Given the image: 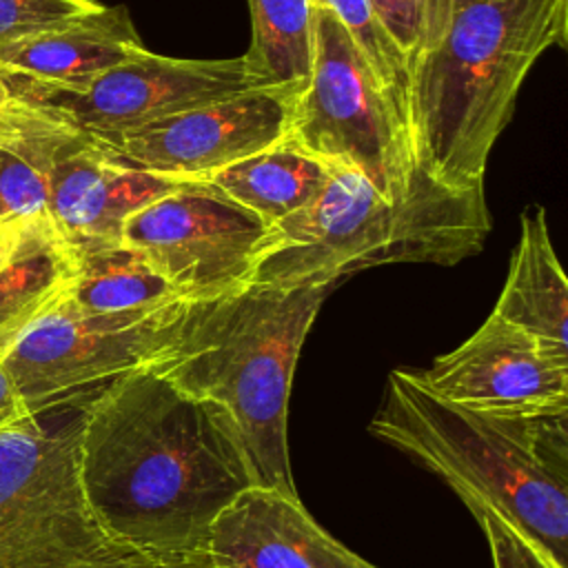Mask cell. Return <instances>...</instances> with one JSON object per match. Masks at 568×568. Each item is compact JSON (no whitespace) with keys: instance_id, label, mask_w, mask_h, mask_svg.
Masks as SVG:
<instances>
[{"instance_id":"19","label":"cell","mask_w":568,"mask_h":568,"mask_svg":"<svg viewBox=\"0 0 568 568\" xmlns=\"http://www.w3.org/2000/svg\"><path fill=\"white\" fill-rule=\"evenodd\" d=\"M73 248L75 273L64 300L82 313L149 311L184 300L140 251L124 242Z\"/></svg>"},{"instance_id":"14","label":"cell","mask_w":568,"mask_h":568,"mask_svg":"<svg viewBox=\"0 0 568 568\" xmlns=\"http://www.w3.org/2000/svg\"><path fill=\"white\" fill-rule=\"evenodd\" d=\"M204 550L215 568H377L328 535L297 495L260 484L220 513Z\"/></svg>"},{"instance_id":"18","label":"cell","mask_w":568,"mask_h":568,"mask_svg":"<svg viewBox=\"0 0 568 568\" xmlns=\"http://www.w3.org/2000/svg\"><path fill=\"white\" fill-rule=\"evenodd\" d=\"M328 178V164L282 140L202 182L217 189L271 229L308 206L324 191Z\"/></svg>"},{"instance_id":"4","label":"cell","mask_w":568,"mask_h":568,"mask_svg":"<svg viewBox=\"0 0 568 568\" xmlns=\"http://www.w3.org/2000/svg\"><path fill=\"white\" fill-rule=\"evenodd\" d=\"M333 286H242L195 302L182 337L153 366L235 422L260 486L297 495L288 455V397L304 339Z\"/></svg>"},{"instance_id":"13","label":"cell","mask_w":568,"mask_h":568,"mask_svg":"<svg viewBox=\"0 0 568 568\" xmlns=\"http://www.w3.org/2000/svg\"><path fill=\"white\" fill-rule=\"evenodd\" d=\"M186 184L135 169L78 131L53 160L49 213L73 246L115 244L131 215Z\"/></svg>"},{"instance_id":"15","label":"cell","mask_w":568,"mask_h":568,"mask_svg":"<svg viewBox=\"0 0 568 568\" xmlns=\"http://www.w3.org/2000/svg\"><path fill=\"white\" fill-rule=\"evenodd\" d=\"M149 49L126 7L95 11L0 47L4 75L55 87H78Z\"/></svg>"},{"instance_id":"9","label":"cell","mask_w":568,"mask_h":568,"mask_svg":"<svg viewBox=\"0 0 568 568\" xmlns=\"http://www.w3.org/2000/svg\"><path fill=\"white\" fill-rule=\"evenodd\" d=\"M4 78L24 104L67 122L93 140L115 138L193 106L262 89L248 75L242 55L186 60L151 51L78 87Z\"/></svg>"},{"instance_id":"22","label":"cell","mask_w":568,"mask_h":568,"mask_svg":"<svg viewBox=\"0 0 568 568\" xmlns=\"http://www.w3.org/2000/svg\"><path fill=\"white\" fill-rule=\"evenodd\" d=\"M335 13L348 36L366 55L377 80L406 118V58L382 27L371 0H311ZM408 126V124H406Z\"/></svg>"},{"instance_id":"24","label":"cell","mask_w":568,"mask_h":568,"mask_svg":"<svg viewBox=\"0 0 568 568\" xmlns=\"http://www.w3.org/2000/svg\"><path fill=\"white\" fill-rule=\"evenodd\" d=\"M473 515L486 535L493 568H561L555 559L539 550L526 535H521L497 513L488 508H477L473 510Z\"/></svg>"},{"instance_id":"7","label":"cell","mask_w":568,"mask_h":568,"mask_svg":"<svg viewBox=\"0 0 568 568\" xmlns=\"http://www.w3.org/2000/svg\"><path fill=\"white\" fill-rule=\"evenodd\" d=\"M135 557L95 521L78 475V422L0 433V568H126Z\"/></svg>"},{"instance_id":"12","label":"cell","mask_w":568,"mask_h":568,"mask_svg":"<svg viewBox=\"0 0 568 568\" xmlns=\"http://www.w3.org/2000/svg\"><path fill=\"white\" fill-rule=\"evenodd\" d=\"M439 399L493 415L568 413V357L495 315L430 368L413 371Z\"/></svg>"},{"instance_id":"28","label":"cell","mask_w":568,"mask_h":568,"mask_svg":"<svg viewBox=\"0 0 568 568\" xmlns=\"http://www.w3.org/2000/svg\"><path fill=\"white\" fill-rule=\"evenodd\" d=\"M126 568H215L206 550L186 552V555H166L153 559H138Z\"/></svg>"},{"instance_id":"26","label":"cell","mask_w":568,"mask_h":568,"mask_svg":"<svg viewBox=\"0 0 568 568\" xmlns=\"http://www.w3.org/2000/svg\"><path fill=\"white\" fill-rule=\"evenodd\" d=\"M67 126V122L36 109L22 113H0V146H13L22 140L47 135Z\"/></svg>"},{"instance_id":"3","label":"cell","mask_w":568,"mask_h":568,"mask_svg":"<svg viewBox=\"0 0 568 568\" xmlns=\"http://www.w3.org/2000/svg\"><path fill=\"white\" fill-rule=\"evenodd\" d=\"M371 433L488 508L568 568V413L493 415L448 404L393 371Z\"/></svg>"},{"instance_id":"1","label":"cell","mask_w":568,"mask_h":568,"mask_svg":"<svg viewBox=\"0 0 568 568\" xmlns=\"http://www.w3.org/2000/svg\"><path fill=\"white\" fill-rule=\"evenodd\" d=\"M78 475L100 528L142 559L204 550L220 513L257 484L233 417L155 368L91 395Z\"/></svg>"},{"instance_id":"16","label":"cell","mask_w":568,"mask_h":568,"mask_svg":"<svg viewBox=\"0 0 568 568\" xmlns=\"http://www.w3.org/2000/svg\"><path fill=\"white\" fill-rule=\"evenodd\" d=\"M490 315L530 335L546 351L568 357V282L539 204L521 213L517 248Z\"/></svg>"},{"instance_id":"17","label":"cell","mask_w":568,"mask_h":568,"mask_svg":"<svg viewBox=\"0 0 568 568\" xmlns=\"http://www.w3.org/2000/svg\"><path fill=\"white\" fill-rule=\"evenodd\" d=\"M75 273V248L51 217L22 220L0 260V359L55 302Z\"/></svg>"},{"instance_id":"25","label":"cell","mask_w":568,"mask_h":568,"mask_svg":"<svg viewBox=\"0 0 568 568\" xmlns=\"http://www.w3.org/2000/svg\"><path fill=\"white\" fill-rule=\"evenodd\" d=\"M371 4L386 33L406 58L417 42L422 0H371Z\"/></svg>"},{"instance_id":"2","label":"cell","mask_w":568,"mask_h":568,"mask_svg":"<svg viewBox=\"0 0 568 568\" xmlns=\"http://www.w3.org/2000/svg\"><path fill=\"white\" fill-rule=\"evenodd\" d=\"M568 0H422L406 55V124L417 166L448 189L484 186L519 89L566 47Z\"/></svg>"},{"instance_id":"21","label":"cell","mask_w":568,"mask_h":568,"mask_svg":"<svg viewBox=\"0 0 568 568\" xmlns=\"http://www.w3.org/2000/svg\"><path fill=\"white\" fill-rule=\"evenodd\" d=\"M73 126L0 146V209L7 217H51V166Z\"/></svg>"},{"instance_id":"8","label":"cell","mask_w":568,"mask_h":568,"mask_svg":"<svg viewBox=\"0 0 568 568\" xmlns=\"http://www.w3.org/2000/svg\"><path fill=\"white\" fill-rule=\"evenodd\" d=\"M195 302L129 313H82L64 297L2 355L33 419L118 377L158 366L178 344Z\"/></svg>"},{"instance_id":"11","label":"cell","mask_w":568,"mask_h":568,"mask_svg":"<svg viewBox=\"0 0 568 568\" xmlns=\"http://www.w3.org/2000/svg\"><path fill=\"white\" fill-rule=\"evenodd\" d=\"M297 93L251 89L95 142L135 169L202 182L286 140Z\"/></svg>"},{"instance_id":"20","label":"cell","mask_w":568,"mask_h":568,"mask_svg":"<svg viewBox=\"0 0 568 568\" xmlns=\"http://www.w3.org/2000/svg\"><path fill=\"white\" fill-rule=\"evenodd\" d=\"M251 44L242 55L262 89L302 91L313 64L311 0H248Z\"/></svg>"},{"instance_id":"29","label":"cell","mask_w":568,"mask_h":568,"mask_svg":"<svg viewBox=\"0 0 568 568\" xmlns=\"http://www.w3.org/2000/svg\"><path fill=\"white\" fill-rule=\"evenodd\" d=\"M31 106L24 104L11 89L9 80L4 78V73L0 71V113H22L29 111Z\"/></svg>"},{"instance_id":"30","label":"cell","mask_w":568,"mask_h":568,"mask_svg":"<svg viewBox=\"0 0 568 568\" xmlns=\"http://www.w3.org/2000/svg\"><path fill=\"white\" fill-rule=\"evenodd\" d=\"M4 220H13V217H7V215L2 213V209H0V222H4Z\"/></svg>"},{"instance_id":"5","label":"cell","mask_w":568,"mask_h":568,"mask_svg":"<svg viewBox=\"0 0 568 568\" xmlns=\"http://www.w3.org/2000/svg\"><path fill=\"white\" fill-rule=\"evenodd\" d=\"M490 213L484 186L426 182L406 200H386L359 173L333 169L324 191L271 226L255 253L251 286H335L382 264L450 266L484 248Z\"/></svg>"},{"instance_id":"6","label":"cell","mask_w":568,"mask_h":568,"mask_svg":"<svg viewBox=\"0 0 568 568\" xmlns=\"http://www.w3.org/2000/svg\"><path fill=\"white\" fill-rule=\"evenodd\" d=\"M286 140L333 169L359 173L393 202L433 180L417 166L399 106L322 4H313V64L295 95Z\"/></svg>"},{"instance_id":"10","label":"cell","mask_w":568,"mask_h":568,"mask_svg":"<svg viewBox=\"0 0 568 568\" xmlns=\"http://www.w3.org/2000/svg\"><path fill=\"white\" fill-rule=\"evenodd\" d=\"M266 226L204 182H191L131 215L122 242L191 302H209L248 284Z\"/></svg>"},{"instance_id":"23","label":"cell","mask_w":568,"mask_h":568,"mask_svg":"<svg viewBox=\"0 0 568 568\" xmlns=\"http://www.w3.org/2000/svg\"><path fill=\"white\" fill-rule=\"evenodd\" d=\"M95 0H0V47L95 11Z\"/></svg>"},{"instance_id":"27","label":"cell","mask_w":568,"mask_h":568,"mask_svg":"<svg viewBox=\"0 0 568 568\" xmlns=\"http://www.w3.org/2000/svg\"><path fill=\"white\" fill-rule=\"evenodd\" d=\"M31 419L33 417L29 415V410L13 384V377L9 375L4 362L0 359V433L18 428Z\"/></svg>"}]
</instances>
